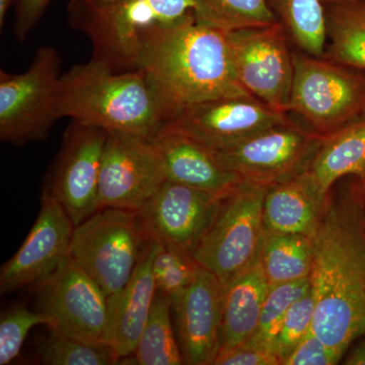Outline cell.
<instances>
[{"label": "cell", "mask_w": 365, "mask_h": 365, "mask_svg": "<svg viewBox=\"0 0 365 365\" xmlns=\"http://www.w3.org/2000/svg\"><path fill=\"white\" fill-rule=\"evenodd\" d=\"M98 1H115V0H98Z\"/></svg>", "instance_id": "cell-41"}, {"label": "cell", "mask_w": 365, "mask_h": 365, "mask_svg": "<svg viewBox=\"0 0 365 365\" xmlns=\"http://www.w3.org/2000/svg\"><path fill=\"white\" fill-rule=\"evenodd\" d=\"M40 312L54 332L110 344L111 314L103 290L71 257L39 284Z\"/></svg>", "instance_id": "cell-12"}, {"label": "cell", "mask_w": 365, "mask_h": 365, "mask_svg": "<svg viewBox=\"0 0 365 365\" xmlns=\"http://www.w3.org/2000/svg\"><path fill=\"white\" fill-rule=\"evenodd\" d=\"M360 187H361L362 192L365 194V178L364 181H359Z\"/></svg>", "instance_id": "cell-39"}, {"label": "cell", "mask_w": 365, "mask_h": 365, "mask_svg": "<svg viewBox=\"0 0 365 365\" xmlns=\"http://www.w3.org/2000/svg\"><path fill=\"white\" fill-rule=\"evenodd\" d=\"M311 278L270 287L256 332L244 345L273 352V344L289 307L311 289ZM274 353V352H273Z\"/></svg>", "instance_id": "cell-29"}, {"label": "cell", "mask_w": 365, "mask_h": 365, "mask_svg": "<svg viewBox=\"0 0 365 365\" xmlns=\"http://www.w3.org/2000/svg\"><path fill=\"white\" fill-rule=\"evenodd\" d=\"M194 0H69L67 19L93 45V61L114 72L138 71L144 42L153 31L195 16Z\"/></svg>", "instance_id": "cell-4"}, {"label": "cell", "mask_w": 365, "mask_h": 365, "mask_svg": "<svg viewBox=\"0 0 365 365\" xmlns=\"http://www.w3.org/2000/svg\"><path fill=\"white\" fill-rule=\"evenodd\" d=\"M58 52L42 46L23 73L0 71V139L21 146L44 140L60 119Z\"/></svg>", "instance_id": "cell-8"}, {"label": "cell", "mask_w": 365, "mask_h": 365, "mask_svg": "<svg viewBox=\"0 0 365 365\" xmlns=\"http://www.w3.org/2000/svg\"><path fill=\"white\" fill-rule=\"evenodd\" d=\"M74 225L66 208L44 190L35 225L19 251L2 266L1 294L26 285H39L69 257Z\"/></svg>", "instance_id": "cell-16"}, {"label": "cell", "mask_w": 365, "mask_h": 365, "mask_svg": "<svg viewBox=\"0 0 365 365\" xmlns=\"http://www.w3.org/2000/svg\"><path fill=\"white\" fill-rule=\"evenodd\" d=\"M51 0H18L14 32L19 41L24 42L42 20Z\"/></svg>", "instance_id": "cell-34"}, {"label": "cell", "mask_w": 365, "mask_h": 365, "mask_svg": "<svg viewBox=\"0 0 365 365\" xmlns=\"http://www.w3.org/2000/svg\"><path fill=\"white\" fill-rule=\"evenodd\" d=\"M223 287L199 266L191 284L172 304L184 364H215L220 349Z\"/></svg>", "instance_id": "cell-17"}, {"label": "cell", "mask_w": 365, "mask_h": 365, "mask_svg": "<svg viewBox=\"0 0 365 365\" xmlns=\"http://www.w3.org/2000/svg\"><path fill=\"white\" fill-rule=\"evenodd\" d=\"M38 325L49 326V319L42 312L30 311L18 306L6 312L0 321V365H6L20 354L26 335Z\"/></svg>", "instance_id": "cell-31"}, {"label": "cell", "mask_w": 365, "mask_h": 365, "mask_svg": "<svg viewBox=\"0 0 365 365\" xmlns=\"http://www.w3.org/2000/svg\"><path fill=\"white\" fill-rule=\"evenodd\" d=\"M295 50L312 56L325 55V6L322 0H266Z\"/></svg>", "instance_id": "cell-25"}, {"label": "cell", "mask_w": 365, "mask_h": 365, "mask_svg": "<svg viewBox=\"0 0 365 365\" xmlns=\"http://www.w3.org/2000/svg\"><path fill=\"white\" fill-rule=\"evenodd\" d=\"M158 247L160 244L153 240L128 284L116 299L109 302L110 344L121 361L133 354L150 318L158 292L153 263Z\"/></svg>", "instance_id": "cell-20"}, {"label": "cell", "mask_w": 365, "mask_h": 365, "mask_svg": "<svg viewBox=\"0 0 365 365\" xmlns=\"http://www.w3.org/2000/svg\"><path fill=\"white\" fill-rule=\"evenodd\" d=\"M294 79L288 114L322 137L365 118V71L294 52Z\"/></svg>", "instance_id": "cell-6"}, {"label": "cell", "mask_w": 365, "mask_h": 365, "mask_svg": "<svg viewBox=\"0 0 365 365\" xmlns=\"http://www.w3.org/2000/svg\"><path fill=\"white\" fill-rule=\"evenodd\" d=\"M227 194L167 180L139 212L151 239L193 257Z\"/></svg>", "instance_id": "cell-15"}, {"label": "cell", "mask_w": 365, "mask_h": 365, "mask_svg": "<svg viewBox=\"0 0 365 365\" xmlns=\"http://www.w3.org/2000/svg\"><path fill=\"white\" fill-rule=\"evenodd\" d=\"M198 268L193 257L160 244L153 263L158 292L170 297L173 304L191 284Z\"/></svg>", "instance_id": "cell-30"}, {"label": "cell", "mask_w": 365, "mask_h": 365, "mask_svg": "<svg viewBox=\"0 0 365 365\" xmlns=\"http://www.w3.org/2000/svg\"><path fill=\"white\" fill-rule=\"evenodd\" d=\"M107 136L105 129L73 120L64 134L45 190L66 208L74 227L100 209L98 182Z\"/></svg>", "instance_id": "cell-14"}, {"label": "cell", "mask_w": 365, "mask_h": 365, "mask_svg": "<svg viewBox=\"0 0 365 365\" xmlns=\"http://www.w3.org/2000/svg\"><path fill=\"white\" fill-rule=\"evenodd\" d=\"M172 313V300L158 292L135 350L124 361L132 360L138 365L184 364Z\"/></svg>", "instance_id": "cell-26"}, {"label": "cell", "mask_w": 365, "mask_h": 365, "mask_svg": "<svg viewBox=\"0 0 365 365\" xmlns=\"http://www.w3.org/2000/svg\"><path fill=\"white\" fill-rule=\"evenodd\" d=\"M18 0H0V28H4L7 13L14 4H16Z\"/></svg>", "instance_id": "cell-37"}, {"label": "cell", "mask_w": 365, "mask_h": 365, "mask_svg": "<svg viewBox=\"0 0 365 365\" xmlns=\"http://www.w3.org/2000/svg\"><path fill=\"white\" fill-rule=\"evenodd\" d=\"M324 191H331L342 178H365V118L322 141L309 169Z\"/></svg>", "instance_id": "cell-22"}, {"label": "cell", "mask_w": 365, "mask_h": 365, "mask_svg": "<svg viewBox=\"0 0 365 365\" xmlns=\"http://www.w3.org/2000/svg\"><path fill=\"white\" fill-rule=\"evenodd\" d=\"M235 76L247 93L287 113L294 79L292 44L279 23L227 32Z\"/></svg>", "instance_id": "cell-10"}, {"label": "cell", "mask_w": 365, "mask_h": 365, "mask_svg": "<svg viewBox=\"0 0 365 365\" xmlns=\"http://www.w3.org/2000/svg\"><path fill=\"white\" fill-rule=\"evenodd\" d=\"M269 289L260 262L223 287L220 353L240 347L251 339Z\"/></svg>", "instance_id": "cell-21"}, {"label": "cell", "mask_w": 365, "mask_h": 365, "mask_svg": "<svg viewBox=\"0 0 365 365\" xmlns=\"http://www.w3.org/2000/svg\"><path fill=\"white\" fill-rule=\"evenodd\" d=\"M57 108L60 118L150 140L168 122L143 72H114L93 60L62 74Z\"/></svg>", "instance_id": "cell-3"}, {"label": "cell", "mask_w": 365, "mask_h": 365, "mask_svg": "<svg viewBox=\"0 0 365 365\" xmlns=\"http://www.w3.org/2000/svg\"><path fill=\"white\" fill-rule=\"evenodd\" d=\"M344 364L365 365V335L359 338L356 344L352 346L345 357Z\"/></svg>", "instance_id": "cell-36"}, {"label": "cell", "mask_w": 365, "mask_h": 365, "mask_svg": "<svg viewBox=\"0 0 365 365\" xmlns=\"http://www.w3.org/2000/svg\"><path fill=\"white\" fill-rule=\"evenodd\" d=\"M360 189H361V187H360ZM361 194H362V199H364V209H365V194L364 193V192H362V190H361Z\"/></svg>", "instance_id": "cell-40"}, {"label": "cell", "mask_w": 365, "mask_h": 365, "mask_svg": "<svg viewBox=\"0 0 365 365\" xmlns=\"http://www.w3.org/2000/svg\"><path fill=\"white\" fill-rule=\"evenodd\" d=\"M312 330L341 352L365 335V209L360 185L329 193L313 237Z\"/></svg>", "instance_id": "cell-1"}, {"label": "cell", "mask_w": 365, "mask_h": 365, "mask_svg": "<svg viewBox=\"0 0 365 365\" xmlns=\"http://www.w3.org/2000/svg\"><path fill=\"white\" fill-rule=\"evenodd\" d=\"M314 299L312 287L288 309L273 344L281 364L292 354L302 338L313 328Z\"/></svg>", "instance_id": "cell-32"}, {"label": "cell", "mask_w": 365, "mask_h": 365, "mask_svg": "<svg viewBox=\"0 0 365 365\" xmlns=\"http://www.w3.org/2000/svg\"><path fill=\"white\" fill-rule=\"evenodd\" d=\"M42 364L48 365H113L120 364L111 344L93 343L52 331L40 346Z\"/></svg>", "instance_id": "cell-28"}, {"label": "cell", "mask_w": 365, "mask_h": 365, "mask_svg": "<svg viewBox=\"0 0 365 365\" xmlns=\"http://www.w3.org/2000/svg\"><path fill=\"white\" fill-rule=\"evenodd\" d=\"M327 58L365 71V0L326 4Z\"/></svg>", "instance_id": "cell-23"}, {"label": "cell", "mask_w": 365, "mask_h": 365, "mask_svg": "<svg viewBox=\"0 0 365 365\" xmlns=\"http://www.w3.org/2000/svg\"><path fill=\"white\" fill-rule=\"evenodd\" d=\"M341 1H348V0H322V2H323L324 6H326V4H335V2Z\"/></svg>", "instance_id": "cell-38"}, {"label": "cell", "mask_w": 365, "mask_h": 365, "mask_svg": "<svg viewBox=\"0 0 365 365\" xmlns=\"http://www.w3.org/2000/svg\"><path fill=\"white\" fill-rule=\"evenodd\" d=\"M344 355L324 342L311 329L282 365H334L339 364Z\"/></svg>", "instance_id": "cell-33"}, {"label": "cell", "mask_w": 365, "mask_h": 365, "mask_svg": "<svg viewBox=\"0 0 365 365\" xmlns=\"http://www.w3.org/2000/svg\"><path fill=\"white\" fill-rule=\"evenodd\" d=\"M281 360L275 353L260 348L242 345L228 351L220 352L215 365H279Z\"/></svg>", "instance_id": "cell-35"}, {"label": "cell", "mask_w": 365, "mask_h": 365, "mask_svg": "<svg viewBox=\"0 0 365 365\" xmlns=\"http://www.w3.org/2000/svg\"><path fill=\"white\" fill-rule=\"evenodd\" d=\"M324 138L290 118L241 143L212 151L225 169L244 181L271 187L309 169Z\"/></svg>", "instance_id": "cell-9"}, {"label": "cell", "mask_w": 365, "mask_h": 365, "mask_svg": "<svg viewBox=\"0 0 365 365\" xmlns=\"http://www.w3.org/2000/svg\"><path fill=\"white\" fill-rule=\"evenodd\" d=\"M313 260V237L266 232L259 262L270 287L309 278Z\"/></svg>", "instance_id": "cell-24"}, {"label": "cell", "mask_w": 365, "mask_h": 365, "mask_svg": "<svg viewBox=\"0 0 365 365\" xmlns=\"http://www.w3.org/2000/svg\"><path fill=\"white\" fill-rule=\"evenodd\" d=\"M151 242L139 211L102 208L74 227L69 257L109 304L128 284Z\"/></svg>", "instance_id": "cell-5"}, {"label": "cell", "mask_w": 365, "mask_h": 365, "mask_svg": "<svg viewBox=\"0 0 365 365\" xmlns=\"http://www.w3.org/2000/svg\"><path fill=\"white\" fill-rule=\"evenodd\" d=\"M168 180L216 194H227L242 180L218 162L215 153L191 137L163 130L153 139Z\"/></svg>", "instance_id": "cell-19"}, {"label": "cell", "mask_w": 365, "mask_h": 365, "mask_svg": "<svg viewBox=\"0 0 365 365\" xmlns=\"http://www.w3.org/2000/svg\"><path fill=\"white\" fill-rule=\"evenodd\" d=\"M160 150L150 139L108 131L98 182V207L140 211L167 181Z\"/></svg>", "instance_id": "cell-11"}, {"label": "cell", "mask_w": 365, "mask_h": 365, "mask_svg": "<svg viewBox=\"0 0 365 365\" xmlns=\"http://www.w3.org/2000/svg\"><path fill=\"white\" fill-rule=\"evenodd\" d=\"M329 193L307 170L268 187L263 203L266 232L313 237L325 211Z\"/></svg>", "instance_id": "cell-18"}, {"label": "cell", "mask_w": 365, "mask_h": 365, "mask_svg": "<svg viewBox=\"0 0 365 365\" xmlns=\"http://www.w3.org/2000/svg\"><path fill=\"white\" fill-rule=\"evenodd\" d=\"M268 187L239 182L223 198L220 210L193 259L215 274L223 287L240 274L256 265L266 235L263 203Z\"/></svg>", "instance_id": "cell-7"}, {"label": "cell", "mask_w": 365, "mask_h": 365, "mask_svg": "<svg viewBox=\"0 0 365 365\" xmlns=\"http://www.w3.org/2000/svg\"><path fill=\"white\" fill-rule=\"evenodd\" d=\"M227 33L192 16L153 31L144 42L138 71L160 98L168 122L197 103L250 95L235 76Z\"/></svg>", "instance_id": "cell-2"}, {"label": "cell", "mask_w": 365, "mask_h": 365, "mask_svg": "<svg viewBox=\"0 0 365 365\" xmlns=\"http://www.w3.org/2000/svg\"><path fill=\"white\" fill-rule=\"evenodd\" d=\"M290 118L287 113L276 111L253 96H237L189 106L170 119L163 130L180 132L209 150H220L284 123Z\"/></svg>", "instance_id": "cell-13"}, {"label": "cell", "mask_w": 365, "mask_h": 365, "mask_svg": "<svg viewBox=\"0 0 365 365\" xmlns=\"http://www.w3.org/2000/svg\"><path fill=\"white\" fill-rule=\"evenodd\" d=\"M197 23L225 32L278 23L266 0H194Z\"/></svg>", "instance_id": "cell-27"}]
</instances>
